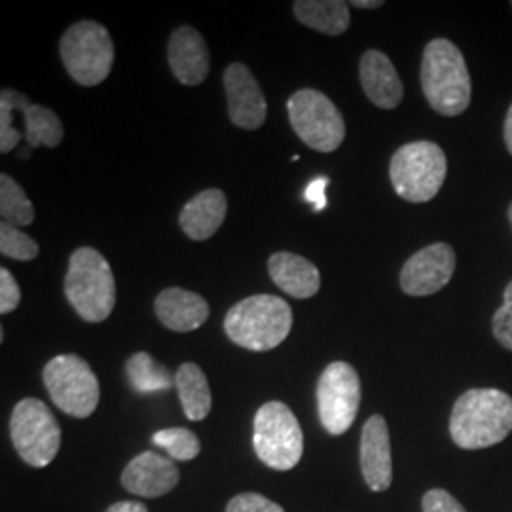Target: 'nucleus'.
I'll list each match as a JSON object with an SVG mask.
<instances>
[{"instance_id": "nucleus-1", "label": "nucleus", "mask_w": 512, "mask_h": 512, "mask_svg": "<svg viewBox=\"0 0 512 512\" xmlns=\"http://www.w3.org/2000/svg\"><path fill=\"white\" fill-rule=\"evenodd\" d=\"M512 431V399L501 389H469L450 416V435L463 450L490 448Z\"/></svg>"}, {"instance_id": "nucleus-2", "label": "nucleus", "mask_w": 512, "mask_h": 512, "mask_svg": "<svg viewBox=\"0 0 512 512\" xmlns=\"http://www.w3.org/2000/svg\"><path fill=\"white\" fill-rule=\"evenodd\" d=\"M421 90L431 109L459 116L471 105V76L458 46L446 38L431 40L421 59Z\"/></svg>"}, {"instance_id": "nucleus-3", "label": "nucleus", "mask_w": 512, "mask_h": 512, "mask_svg": "<svg viewBox=\"0 0 512 512\" xmlns=\"http://www.w3.org/2000/svg\"><path fill=\"white\" fill-rule=\"evenodd\" d=\"M293 329L291 306L274 294H255L238 302L224 317V330L239 348L270 351Z\"/></svg>"}, {"instance_id": "nucleus-4", "label": "nucleus", "mask_w": 512, "mask_h": 512, "mask_svg": "<svg viewBox=\"0 0 512 512\" xmlns=\"http://www.w3.org/2000/svg\"><path fill=\"white\" fill-rule=\"evenodd\" d=\"M65 296L84 321H105L116 306V281L107 258L93 247L76 249L65 275Z\"/></svg>"}, {"instance_id": "nucleus-5", "label": "nucleus", "mask_w": 512, "mask_h": 512, "mask_svg": "<svg viewBox=\"0 0 512 512\" xmlns=\"http://www.w3.org/2000/svg\"><path fill=\"white\" fill-rule=\"evenodd\" d=\"M448 171L444 150L431 141H416L399 148L389 164V177L404 202H431Z\"/></svg>"}, {"instance_id": "nucleus-6", "label": "nucleus", "mask_w": 512, "mask_h": 512, "mask_svg": "<svg viewBox=\"0 0 512 512\" xmlns=\"http://www.w3.org/2000/svg\"><path fill=\"white\" fill-rule=\"evenodd\" d=\"M59 54L74 82L93 88L101 84L114 65V44L107 27L97 21H78L65 31Z\"/></svg>"}, {"instance_id": "nucleus-7", "label": "nucleus", "mask_w": 512, "mask_h": 512, "mask_svg": "<svg viewBox=\"0 0 512 512\" xmlns=\"http://www.w3.org/2000/svg\"><path fill=\"white\" fill-rule=\"evenodd\" d=\"M256 456L275 471H291L304 454V433L285 403L262 404L255 416Z\"/></svg>"}, {"instance_id": "nucleus-8", "label": "nucleus", "mask_w": 512, "mask_h": 512, "mask_svg": "<svg viewBox=\"0 0 512 512\" xmlns=\"http://www.w3.org/2000/svg\"><path fill=\"white\" fill-rule=\"evenodd\" d=\"M42 380L55 406L73 418H90L101 399L92 366L78 355L54 357L44 366Z\"/></svg>"}, {"instance_id": "nucleus-9", "label": "nucleus", "mask_w": 512, "mask_h": 512, "mask_svg": "<svg viewBox=\"0 0 512 512\" xmlns=\"http://www.w3.org/2000/svg\"><path fill=\"white\" fill-rule=\"evenodd\" d=\"M287 112L294 133L313 150L329 154L344 143V116L325 93L298 90L287 101Z\"/></svg>"}, {"instance_id": "nucleus-10", "label": "nucleus", "mask_w": 512, "mask_h": 512, "mask_svg": "<svg viewBox=\"0 0 512 512\" xmlns=\"http://www.w3.org/2000/svg\"><path fill=\"white\" fill-rule=\"evenodd\" d=\"M10 437L19 458L37 469L50 465L61 448V427L52 410L38 399H23L16 404Z\"/></svg>"}, {"instance_id": "nucleus-11", "label": "nucleus", "mask_w": 512, "mask_h": 512, "mask_svg": "<svg viewBox=\"0 0 512 512\" xmlns=\"http://www.w3.org/2000/svg\"><path fill=\"white\" fill-rule=\"evenodd\" d=\"M361 404V380L344 361L330 363L317 384L319 420L330 435H344L357 418Z\"/></svg>"}, {"instance_id": "nucleus-12", "label": "nucleus", "mask_w": 512, "mask_h": 512, "mask_svg": "<svg viewBox=\"0 0 512 512\" xmlns=\"http://www.w3.org/2000/svg\"><path fill=\"white\" fill-rule=\"evenodd\" d=\"M456 272V251L433 243L410 256L401 270V289L408 296H431L444 289Z\"/></svg>"}, {"instance_id": "nucleus-13", "label": "nucleus", "mask_w": 512, "mask_h": 512, "mask_svg": "<svg viewBox=\"0 0 512 512\" xmlns=\"http://www.w3.org/2000/svg\"><path fill=\"white\" fill-rule=\"evenodd\" d=\"M224 92L228 99V114L234 126L258 129L268 116V103L255 74L243 63H232L224 73Z\"/></svg>"}, {"instance_id": "nucleus-14", "label": "nucleus", "mask_w": 512, "mask_h": 512, "mask_svg": "<svg viewBox=\"0 0 512 512\" xmlns=\"http://www.w3.org/2000/svg\"><path fill=\"white\" fill-rule=\"evenodd\" d=\"M179 469L171 459L156 452H143L131 459L122 473V486L139 497H162L179 484Z\"/></svg>"}, {"instance_id": "nucleus-15", "label": "nucleus", "mask_w": 512, "mask_h": 512, "mask_svg": "<svg viewBox=\"0 0 512 512\" xmlns=\"http://www.w3.org/2000/svg\"><path fill=\"white\" fill-rule=\"evenodd\" d=\"M361 471L372 492H385L393 482L391 440L387 423L380 414L366 421L361 435Z\"/></svg>"}, {"instance_id": "nucleus-16", "label": "nucleus", "mask_w": 512, "mask_h": 512, "mask_svg": "<svg viewBox=\"0 0 512 512\" xmlns=\"http://www.w3.org/2000/svg\"><path fill=\"white\" fill-rule=\"evenodd\" d=\"M169 67L175 74V78L184 86H200L209 74V50L202 35L190 27H179L167 46Z\"/></svg>"}, {"instance_id": "nucleus-17", "label": "nucleus", "mask_w": 512, "mask_h": 512, "mask_svg": "<svg viewBox=\"0 0 512 512\" xmlns=\"http://www.w3.org/2000/svg\"><path fill=\"white\" fill-rule=\"evenodd\" d=\"M361 86L366 97L380 109H395L401 105L404 86L393 61L380 50H368L359 65Z\"/></svg>"}, {"instance_id": "nucleus-18", "label": "nucleus", "mask_w": 512, "mask_h": 512, "mask_svg": "<svg viewBox=\"0 0 512 512\" xmlns=\"http://www.w3.org/2000/svg\"><path fill=\"white\" fill-rule=\"evenodd\" d=\"M154 310L164 327L175 332L200 329L209 319V304L200 294L169 287L156 296Z\"/></svg>"}, {"instance_id": "nucleus-19", "label": "nucleus", "mask_w": 512, "mask_h": 512, "mask_svg": "<svg viewBox=\"0 0 512 512\" xmlns=\"http://www.w3.org/2000/svg\"><path fill=\"white\" fill-rule=\"evenodd\" d=\"M228 200L219 188H209L186 203L179 215L184 234L194 241H205L219 232L226 219Z\"/></svg>"}, {"instance_id": "nucleus-20", "label": "nucleus", "mask_w": 512, "mask_h": 512, "mask_svg": "<svg viewBox=\"0 0 512 512\" xmlns=\"http://www.w3.org/2000/svg\"><path fill=\"white\" fill-rule=\"evenodd\" d=\"M268 272L283 293L306 300L321 289V274L317 266L304 256L294 253H275L268 260Z\"/></svg>"}, {"instance_id": "nucleus-21", "label": "nucleus", "mask_w": 512, "mask_h": 512, "mask_svg": "<svg viewBox=\"0 0 512 512\" xmlns=\"http://www.w3.org/2000/svg\"><path fill=\"white\" fill-rule=\"evenodd\" d=\"M296 19L329 37H340L349 29L348 2L342 0H298L293 6Z\"/></svg>"}, {"instance_id": "nucleus-22", "label": "nucleus", "mask_w": 512, "mask_h": 512, "mask_svg": "<svg viewBox=\"0 0 512 512\" xmlns=\"http://www.w3.org/2000/svg\"><path fill=\"white\" fill-rule=\"evenodd\" d=\"M175 387L183 404L184 414L190 421H202L211 412V389L202 368L184 363L175 372Z\"/></svg>"}, {"instance_id": "nucleus-23", "label": "nucleus", "mask_w": 512, "mask_h": 512, "mask_svg": "<svg viewBox=\"0 0 512 512\" xmlns=\"http://www.w3.org/2000/svg\"><path fill=\"white\" fill-rule=\"evenodd\" d=\"M25 120V143L27 147L55 148L61 145L65 129L54 110L46 109L42 105L29 103L23 109Z\"/></svg>"}, {"instance_id": "nucleus-24", "label": "nucleus", "mask_w": 512, "mask_h": 512, "mask_svg": "<svg viewBox=\"0 0 512 512\" xmlns=\"http://www.w3.org/2000/svg\"><path fill=\"white\" fill-rule=\"evenodd\" d=\"M128 380L137 393H154L167 391L175 385V376L167 366L154 361L152 355L145 351L133 353L126 365Z\"/></svg>"}, {"instance_id": "nucleus-25", "label": "nucleus", "mask_w": 512, "mask_h": 512, "mask_svg": "<svg viewBox=\"0 0 512 512\" xmlns=\"http://www.w3.org/2000/svg\"><path fill=\"white\" fill-rule=\"evenodd\" d=\"M0 217L12 226H29L35 220V207L25 190L10 175H0Z\"/></svg>"}, {"instance_id": "nucleus-26", "label": "nucleus", "mask_w": 512, "mask_h": 512, "mask_svg": "<svg viewBox=\"0 0 512 512\" xmlns=\"http://www.w3.org/2000/svg\"><path fill=\"white\" fill-rule=\"evenodd\" d=\"M29 97L16 90H2L0 93V152L8 154L25 139V135L14 128V112L29 105Z\"/></svg>"}, {"instance_id": "nucleus-27", "label": "nucleus", "mask_w": 512, "mask_h": 512, "mask_svg": "<svg viewBox=\"0 0 512 512\" xmlns=\"http://www.w3.org/2000/svg\"><path fill=\"white\" fill-rule=\"evenodd\" d=\"M152 442L160 448H164L169 454V458L177 459V461H190V459L198 458L202 444L200 439L196 437V433H192L190 429L184 427H171V429H162L158 433H154Z\"/></svg>"}, {"instance_id": "nucleus-28", "label": "nucleus", "mask_w": 512, "mask_h": 512, "mask_svg": "<svg viewBox=\"0 0 512 512\" xmlns=\"http://www.w3.org/2000/svg\"><path fill=\"white\" fill-rule=\"evenodd\" d=\"M0 253L8 258H14V260L27 262V260L37 258L40 247L35 239L27 236L18 226L2 222L0 224Z\"/></svg>"}, {"instance_id": "nucleus-29", "label": "nucleus", "mask_w": 512, "mask_h": 512, "mask_svg": "<svg viewBox=\"0 0 512 512\" xmlns=\"http://www.w3.org/2000/svg\"><path fill=\"white\" fill-rule=\"evenodd\" d=\"M495 340L505 349L512 351V281L503 294V304L495 311L492 321Z\"/></svg>"}, {"instance_id": "nucleus-30", "label": "nucleus", "mask_w": 512, "mask_h": 512, "mask_svg": "<svg viewBox=\"0 0 512 512\" xmlns=\"http://www.w3.org/2000/svg\"><path fill=\"white\" fill-rule=\"evenodd\" d=\"M226 512H285L281 505L260 494H239L228 503Z\"/></svg>"}, {"instance_id": "nucleus-31", "label": "nucleus", "mask_w": 512, "mask_h": 512, "mask_svg": "<svg viewBox=\"0 0 512 512\" xmlns=\"http://www.w3.org/2000/svg\"><path fill=\"white\" fill-rule=\"evenodd\" d=\"M21 302V289L8 268L0 270V313H12Z\"/></svg>"}, {"instance_id": "nucleus-32", "label": "nucleus", "mask_w": 512, "mask_h": 512, "mask_svg": "<svg viewBox=\"0 0 512 512\" xmlns=\"http://www.w3.org/2000/svg\"><path fill=\"white\" fill-rule=\"evenodd\" d=\"M421 507H423V512H467L454 495L448 494L446 490H440V488L429 490L427 494L423 495Z\"/></svg>"}, {"instance_id": "nucleus-33", "label": "nucleus", "mask_w": 512, "mask_h": 512, "mask_svg": "<svg viewBox=\"0 0 512 512\" xmlns=\"http://www.w3.org/2000/svg\"><path fill=\"white\" fill-rule=\"evenodd\" d=\"M329 183L330 181L327 177H317V179H313L308 184L304 198H306V202H310L313 205L315 211H323L327 207V194L325 192H327Z\"/></svg>"}, {"instance_id": "nucleus-34", "label": "nucleus", "mask_w": 512, "mask_h": 512, "mask_svg": "<svg viewBox=\"0 0 512 512\" xmlns=\"http://www.w3.org/2000/svg\"><path fill=\"white\" fill-rule=\"evenodd\" d=\"M107 512H148V509L139 501H118L110 505Z\"/></svg>"}, {"instance_id": "nucleus-35", "label": "nucleus", "mask_w": 512, "mask_h": 512, "mask_svg": "<svg viewBox=\"0 0 512 512\" xmlns=\"http://www.w3.org/2000/svg\"><path fill=\"white\" fill-rule=\"evenodd\" d=\"M503 137H505V147H507L509 154L512 156V105L509 107V112H507V118H505Z\"/></svg>"}, {"instance_id": "nucleus-36", "label": "nucleus", "mask_w": 512, "mask_h": 512, "mask_svg": "<svg viewBox=\"0 0 512 512\" xmlns=\"http://www.w3.org/2000/svg\"><path fill=\"white\" fill-rule=\"evenodd\" d=\"M351 4L355 8H363V10H374V8H382L384 6L382 0H353Z\"/></svg>"}, {"instance_id": "nucleus-37", "label": "nucleus", "mask_w": 512, "mask_h": 512, "mask_svg": "<svg viewBox=\"0 0 512 512\" xmlns=\"http://www.w3.org/2000/svg\"><path fill=\"white\" fill-rule=\"evenodd\" d=\"M509 220H511V224H512V203H511V205H509Z\"/></svg>"}, {"instance_id": "nucleus-38", "label": "nucleus", "mask_w": 512, "mask_h": 512, "mask_svg": "<svg viewBox=\"0 0 512 512\" xmlns=\"http://www.w3.org/2000/svg\"><path fill=\"white\" fill-rule=\"evenodd\" d=\"M511 6H512V4H511Z\"/></svg>"}]
</instances>
